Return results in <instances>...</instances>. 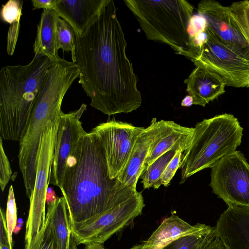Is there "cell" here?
<instances>
[{"label": "cell", "instance_id": "603a6c76", "mask_svg": "<svg viewBox=\"0 0 249 249\" xmlns=\"http://www.w3.org/2000/svg\"><path fill=\"white\" fill-rule=\"evenodd\" d=\"M177 151H169L159 157L144 171L141 177L144 189H157L161 185L160 178L166 167Z\"/></svg>", "mask_w": 249, "mask_h": 249}, {"label": "cell", "instance_id": "277c9868", "mask_svg": "<svg viewBox=\"0 0 249 249\" xmlns=\"http://www.w3.org/2000/svg\"><path fill=\"white\" fill-rule=\"evenodd\" d=\"M51 62L35 55L26 65H7L0 71V137L19 142Z\"/></svg>", "mask_w": 249, "mask_h": 249}, {"label": "cell", "instance_id": "d6986e66", "mask_svg": "<svg viewBox=\"0 0 249 249\" xmlns=\"http://www.w3.org/2000/svg\"><path fill=\"white\" fill-rule=\"evenodd\" d=\"M207 225L197 223L191 225L172 213L165 219L149 238L130 249H163L178 238L199 231Z\"/></svg>", "mask_w": 249, "mask_h": 249}, {"label": "cell", "instance_id": "e0dca14e", "mask_svg": "<svg viewBox=\"0 0 249 249\" xmlns=\"http://www.w3.org/2000/svg\"><path fill=\"white\" fill-rule=\"evenodd\" d=\"M194 132L193 127L183 126L172 121L162 120L160 132L151 147L143 172L159 157L169 151L180 150L184 152L190 145Z\"/></svg>", "mask_w": 249, "mask_h": 249}, {"label": "cell", "instance_id": "cb8c5ba5", "mask_svg": "<svg viewBox=\"0 0 249 249\" xmlns=\"http://www.w3.org/2000/svg\"><path fill=\"white\" fill-rule=\"evenodd\" d=\"M75 34L72 27L64 19L58 17L56 27V45L58 50L71 53L73 62H76Z\"/></svg>", "mask_w": 249, "mask_h": 249}, {"label": "cell", "instance_id": "74e56055", "mask_svg": "<svg viewBox=\"0 0 249 249\" xmlns=\"http://www.w3.org/2000/svg\"><path fill=\"white\" fill-rule=\"evenodd\" d=\"M84 249H105L103 244L91 243L86 245Z\"/></svg>", "mask_w": 249, "mask_h": 249}, {"label": "cell", "instance_id": "f546056e", "mask_svg": "<svg viewBox=\"0 0 249 249\" xmlns=\"http://www.w3.org/2000/svg\"><path fill=\"white\" fill-rule=\"evenodd\" d=\"M182 152L178 150L168 164L160 178L161 185L167 187L174 177L176 171L180 168L181 164Z\"/></svg>", "mask_w": 249, "mask_h": 249}, {"label": "cell", "instance_id": "d590c367", "mask_svg": "<svg viewBox=\"0 0 249 249\" xmlns=\"http://www.w3.org/2000/svg\"><path fill=\"white\" fill-rule=\"evenodd\" d=\"M56 198L54 190L48 187L46 193V202L48 204L54 201Z\"/></svg>", "mask_w": 249, "mask_h": 249}, {"label": "cell", "instance_id": "836d02e7", "mask_svg": "<svg viewBox=\"0 0 249 249\" xmlns=\"http://www.w3.org/2000/svg\"><path fill=\"white\" fill-rule=\"evenodd\" d=\"M58 0H32L33 9H52L55 10Z\"/></svg>", "mask_w": 249, "mask_h": 249}, {"label": "cell", "instance_id": "d4e9b609", "mask_svg": "<svg viewBox=\"0 0 249 249\" xmlns=\"http://www.w3.org/2000/svg\"><path fill=\"white\" fill-rule=\"evenodd\" d=\"M229 7L234 21L249 46V0L235 1Z\"/></svg>", "mask_w": 249, "mask_h": 249}, {"label": "cell", "instance_id": "2e32d148", "mask_svg": "<svg viewBox=\"0 0 249 249\" xmlns=\"http://www.w3.org/2000/svg\"><path fill=\"white\" fill-rule=\"evenodd\" d=\"M184 80L186 91L193 99V105L204 107L225 92V81L219 75L201 65H196Z\"/></svg>", "mask_w": 249, "mask_h": 249}, {"label": "cell", "instance_id": "3957f363", "mask_svg": "<svg viewBox=\"0 0 249 249\" xmlns=\"http://www.w3.org/2000/svg\"><path fill=\"white\" fill-rule=\"evenodd\" d=\"M79 73L76 63L61 58L51 63L34 105L25 132L19 142L18 155L19 168L29 198L34 189L41 134L49 123L59 117L64 97Z\"/></svg>", "mask_w": 249, "mask_h": 249}, {"label": "cell", "instance_id": "52a82bcc", "mask_svg": "<svg viewBox=\"0 0 249 249\" xmlns=\"http://www.w3.org/2000/svg\"><path fill=\"white\" fill-rule=\"evenodd\" d=\"M58 118L49 123L40 137L34 189L29 199L24 249H28L33 245L41 229L45 226L46 193L49 185Z\"/></svg>", "mask_w": 249, "mask_h": 249}, {"label": "cell", "instance_id": "44dd1931", "mask_svg": "<svg viewBox=\"0 0 249 249\" xmlns=\"http://www.w3.org/2000/svg\"><path fill=\"white\" fill-rule=\"evenodd\" d=\"M49 214L58 249H77L71 229L69 213L65 197H57L48 204Z\"/></svg>", "mask_w": 249, "mask_h": 249}, {"label": "cell", "instance_id": "4dcf8cb0", "mask_svg": "<svg viewBox=\"0 0 249 249\" xmlns=\"http://www.w3.org/2000/svg\"><path fill=\"white\" fill-rule=\"evenodd\" d=\"M206 29L207 22L205 18L199 14L193 15L190 21L188 29L192 48L193 42L201 34L204 33Z\"/></svg>", "mask_w": 249, "mask_h": 249}, {"label": "cell", "instance_id": "83f0119b", "mask_svg": "<svg viewBox=\"0 0 249 249\" xmlns=\"http://www.w3.org/2000/svg\"><path fill=\"white\" fill-rule=\"evenodd\" d=\"M23 1L19 0H9L2 5L0 11L1 19L11 24L17 21H20L22 14L21 10Z\"/></svg>", "mask_w": 249, "mask_h": 249}, {"label": "cell", "instance_id": "8d00e7d4", "mask_svg": "<svg viewBox=\"0 0 249 249\" xmlns=\"http://www.w3.org/2000/svg\"><path fill=\"white\" fill-rule=\"evenodd\" d=\"M192 105H193V98L189 95L186 96L181 103V105L183 107H190Z\"/></svg>", "mask_w": 249, "mask_h": 249}, {"label": "cell", "instance_id": "d6a6232c", "mask_svg": "<svg viewBox=\"0 0 249 249\" xmlns=\"http://www.w3.org/2000/svg\"><path fill=\"white\" fill-rule=\"evenodd\" d=\"M0 249H11L7 232L6 213L0 209Z\"/></svg>", "mask_w": 249, "mask_h": 249}, {"label": "cell", "instance_id": "4fadbf2b", "mask_svg": "<svg viewBox=\"0 0 249 249\" xmlns=\"http://www.w3.org/2000/svg\"><path fill=\"white\" fill-rule=\"evenodd\" d=\"M198 14L203 16L207 28L219 41L249 60V46L234 21L229 6L214 0H203L197 5Z\"/></svg>", "mask_w": 249, "mask_h": 249}, {"label": "cell", "instance_id": "f1b7e54d", "mask_svg": "<svg viewBox=\"0 0 249 249\" xmlns=\"http://www.w3.org/2000/svg\"><path fill=\"white\" fill-rule=\"evenodd\" d=\"M12 173L10 162L4 149L3 139L0 137V186L2 192L8 183Z\"/></svg>", "mask_w": 249, "mask_h": 249}, {"label": "cell", "instance_id": "30bf717a", "mask_svg": "<svg viewBox=\"0 0 249 249\" xmlns=\"http://www.w3.org/2000/svg\"><path fill=\"white\" fill-rule=\"evenodd\" d=\"M207 40L198 56L192 61L201 65L221 76L227 86L249 88V60L219 41L206 29Z\"/></svg>", "mask_w": 249, "mask_h": 249}, {"label": "cell", "instance_id": "ffe728a7", "mask_svg": "<svg viewBox=\"0 0 249 249\" xmlns=\"http://www.w3.org/2000/svg\"><path fill=\"white\" fill-rule=\"evenodd\" d=\"M57 12L52 9H43L37 25L36 35L33 45L35 55L46 56L51 63L61 58L56 45V27L59 17Z\"/></svg>", "mask_w": 249, "mask_h": 249}, {"label": "cell", "instance_id": "6da1fadb", "mask_svg": "<svg viewBox=\"0 0 249 249\" xmlns=\"http://www.w3.org/2000/svg\"><path fill=\"white\" fill-rule=\"evenodd\" d=\"M116 12L114 1L106 0L96 19L75 38L78 83L90 106L108 116L131 112L142 103Z\"/></svg>", "mask_w": 249, "mask_h": 249}, {"label": "cell", "instance_id": "7a4b0ae2", "mask_svg": "<svg viewBox=\"0 0 249 249\" xmlns=\"http://www.w3.org/2000/svg\"><path fill=\"white\" fill-rule=\"evenodd\" d=\"M70 224L87 220L126 200L137 190L111 179L103 147L91 130L81 139L67 164L62 188Z\"/></svg>", "mask_w": 249, "mask_h": 249}, {"label": "cell", "instance_id": "4316f807", "mask_svg": "<svg viewBox=\"0 0 249 249\" xmlns=\"http://www.w3.org/2000/svg\"><path fill=\"white\" fill-rule=\"evenodd\" d=\"M17 209L15 195L12 185L9 189L6 205V220L9 242L11 249H13V232L17 222Z\"/></svg>", "mask_w": 249, "mask_h": 249}, {"label": "cell", "instance_id": "1f68e13d", "mask_svg": "<svg viewBox=\"0 0 249 249\" xmlns=\"http://www.w3.org/2000/svg\"><path fill=\"white\" fill-rule=\"evenodd\" d=\"M20 27V21L10 24L7 34V51L9 55L13 54L18 40Z\"/></svg>", "mask_w": 249, "mask_h": 249}, {"label": "cell", "instance_id": "484cf974", "mask_svg": "<svg viewBox=\"0 0 249 249\" xmlns=\"http://www.w3.org/2000/svg\"><path fill=\"white\" fill-rule=\"evenodd\" d=\"M29 249H58L49 214L47 213L45 226L33 245Z\"/></svg>", "mask_w": 249, "mask_h": 249}, {"label": "cell", "instance_id": "7c38bea8", "mask_svg": "<svg viewBox=\"0 0 249 249\" xmlns=\"http://www.w3.org/2000/svg\"><path fill=\"white\" fill-rule=\"evenodd\" d=\"M87 107L82 104L75 111L67 113L61 111L59 116L49 184L56 186L60 190L68 160L77 150L82 136L87 133L80 121Z\"/></svg>", "mask_w": 249, "mask_h": 249}, {"label": "cell", "instance_id": "5b68a950", "mask_svg": "<svg viewBox=\"0 0 249 249\" xmlns=\"http://www.w3.org/2000/svg\"><path fill=\"white\" fill-rule=\"evenodd\" d=\"M148 39L170 46L191 61L196 58L188 29L194 6L185 0H124Z\"/></svg>", "mask_w": 249, "mask_h": 249}, {"label": "cell", "instance_id": "ac0fdd59", "mask_svg": "<svg viewBox=\"0 0 249 249\" xmlns=\"http://www.w3.org/2000/svg\"><path fill=\"white\" fill-rule=\"evenodd\" d=\"M106 0H58L55 11L81 36L98 16Z\"/></svg>", "mask_w": 249, "mask_h": 249}, {"label": "cell", "instance_id": "ba28073f", "mask_svg": "<svg viewBox=\"0 0 249 249\" xmlns=\"http://www.w3.org/2000/svg\"><path fill=\"white\" fill-rule=\"evenodd\" d=\"M145 205L141 192L87 220L71 223V229L77 245L104 244L142 213Z\"/></svg>", "mask_w": 249, "mask_h": 249}, {"label": "cell", "instance_id": "8fae6325", "mask_svg": "<svg viewBox=\"0 0 249 249\" xmlns=\"http://www.w3.org/2000/svg\"><path fill=\"white\" fill-rule=\"evenodd\" d=\"M144 129L115 120L101 123L92 129L103 147L110 178H117L121 173Z\"/></svg>", "mask_w": 249, "mask_h": 249}, {"label": "cell", "instance_id": "5bb4252c", "mask_svg": "<svg viewBox=\"0 0 249 249\" xmlns=\"http://www.w3.org/2000/svg\"><path fill=\"white\" fill-rule=\"evenodd\" d=\"M215 228L226 249H249V209L228 206Z\"/></svg>", "mask_w": 249, "mask_h": 249}, {"label": "cell", "instance_id": "7402d4cb", "mask_svg": "<svg viewBox=\"0 0 249 249\" xmlns=\"http://www.w3.org/2000/svg\"><path fill=\"white\" fill-rule=\"evenodd\" d=\"M215 236V226L207 225L199 231L178 238L163 249H205Z\"/></svg>", "mask_w": 249, "mask_h": 249}, {"label": "cell", "instance_id": "9c48e42d", "mask_svg": "<svg viewBox=\"0 0 249 249\" xmlns=\"http://www.w3.org/2000/svg\"><path fill=\"white\" fill-rule=\"evenodd\" d=\"M211 176L213 193L228 206L249 209V164L241 152L220 159L211 168Z\"/></svg>", "mask_w": 249, "mask_h": 249}, {"label": "cell", "instance_id": "e575fe53", "mask_svg": "<svg viewBox=\"0 0 249 249\" xmlns=\"http://www.w3.org/2000/svg\"><path fill=\"white\" fill-rule=\"evenodd\" d=\"M205 249H226V248L221 240L216 236Z\"/></svg>", "mask_w": 249, "mask_h": 249}, {"label": "cell", "instance_id": "8992f818", "mask_svg": "<svg viewBox=\"0 0 249 249\" xmlns=\"http://www.w3.org/2000/svg\"><path fill=\"white\" fill-rule=\"evenodd\" d=\"M243 128L237 118L224 113L196 124L191 143L182 156L181 180L213 167L224 156L236 151L242 142Z\"/></svg>", "mask_w": 249, "mask_h": 249}, {"label": "cell", "instance_id": "9a60e30c", "mask_svg": "<svg viewBox=\"0 0 249 249\" xmlns=\"http://www.w3.org/2000/svg\"><path fill=\"white\" fill-rule=\"evenodd\" d=\"M162 120L153 118L150 124L144 128L138 136L125 167L117 177L124 185L136 190V185L143 172L145 161L160 132Z\"/></svg>", "mask_w": 249, "mask_h": 249}]
</instances>
